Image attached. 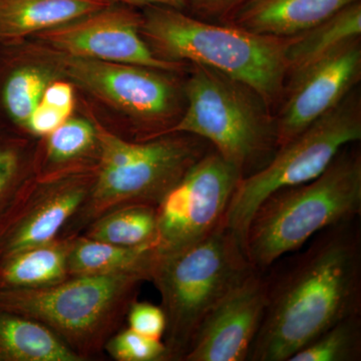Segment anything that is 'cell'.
Listing matches in <instances>:
<instances>
[{"label":"cell","instance_id":"6da1fadb","mask_svg":"<svg viewBox=\"0 0 361 361\" xmlns=\"http://www.w3.org/2000/svg\"><path fill=\"white\" fill-rule=\"evenodd\" d=\"M358 221L330 226L264 271L267 305L248 361H289L332 325L361 315Z\"/></svg>","mask_w":361,"mask_h":361},{"label":"cell","instance_id":"7a4b0ae2","mask_svg":"<svg viewBox=\"0 0 361 361\" xmlns=\"http://www.w3.org/2000/svg\"><path fill=\"white\" fill-rule=\"evenodd\" d=\"M141 35L158 58L218 71L250 87L269 108L281 101L290 39L210 23L161 6L142 8Z\"/></svg>","mask_w":361,"mask_h":361},{"label":"cell","instance_id":"3957f363","mask_svg":"<svg viewBox=\"0 0 361 361\" xmlns=\"http://www.w3.org/2000/svg\"><path fill=\"white\" fill-rule=\"evenodd\" d=\"M360 214L361 153L353 142L315 179L279 190L259 205L247 228V258L266 271L322 230Z\"/></svg>","mask_w":361,"mask_h":361},{"label":"cell","instance_id":"277c9868","mask_svg":"<svg viewBox=\"0 0 361 361\" xmlns=\"http://www.w3.org/2000/svg\"><path fill=\"white\" fill-rule=\"evenodd\" d=\"M94 126L99 149L96 178L84 206L59 237L82 234L90 223L118 207L158 206L187 171L212 149L189 134L171 133L135 142L101 123Z\"/></svg>","mask_w":361,"mask_h":361},{"label":"cell","instance_id":"5b68a950","mask_svg":"<svg viewBox=\"0 0 361 361\" xmlns=\"http://www.w3.org/2000/svg\"><path fill=\"white\" fill-rule=\"evenodd\" d=\"M146 276L127 272L71 276L35 289H0V310L44 325L82 361L104 351L123 329Z\"/></svg>","mask_w":361,"mask_h":361},{"label":"cell","instance_id":"8992f818","mask_svg":"<svg viewBox=\"0 0 361 361\" xmlns=\"http://www.w3.org/2000/svg\"><path fill=\"white\" fill-rule=\"evenodd\" d=\"M255 270L240 240L225 226L157 257L149 281L160 293L167 320L163 341L172 361H182L206 315Z\"/></svg>","mask_w":361,"mask_h":361},{"label":"cell","instance_id":"52a82bcc","mask_svg":"<svg viewBox=\"0 0 361 361\" xmlns=\"http://www.w3.org/2000/svg\"><path fill=\"white\" fill-rule=\"evenodd\" d=\"M194 66L184 87L186 109L166 134L200 137L238 169L242 178L257 172L278 149L269 106L247 85Z\"/></svg>","mask_w":361,"mask_h":361},{"label":"cell","instance_id":"ba28073f","mask_svg":"<svg viewBox=\"0 0 361 361\" xmlns=\"http://www.w3.org/2000/svg\"><path fill=\"white\" fill-rule=\"evenodd\" d=\"M361 139V97L355 87L329 113L281 145L264 167L241 178L233 193L224 224L245 250L247 228L267 197L322 175L337 154Z\"/></svg>","mask_w":361,"mask_h":361},{"label":"cell","instance_id":"9c48e42d","mask_svg":"<svg viewBox=\"0 0 361 361\" xmlns=\"http://www.w3.org/2000/svg\"><path fill=\"white\" fill-rule=\"evenodd\" d=\"M241 172L212 149L156 207L158 256L201 241L224 224Z\"/></svg>","mask_w":361,"mask_h":361},{"label":"cell","instance_id":"30bf717a","mask_svg":"<svg viewBox=\"0 0 361 361\" xmlns=\"http://www.w3.org/2000/svg\"><path fill=\"white\" fill-rule=\"evenodd\" d=\"M97 165L28 178L0 211V258L61 236L84 206Z\"/></svg>","mask_w":361,"mask_h":361},{"label":"cell","instance_id":"8fae6325","mask_svg":"<svg viewBox=\"0 0 361 361\" xmlns=\"http://www.w3.org/2000/svg\"><path fill=\"white\" fill-rule=\"evenodd\" d=\"M54 59L75 85L145 127H161L174 118L179 97L166 71L61 52Z\"/></svg>","mask_w":361,"mask_h":361},{"label":"cell","instance_id":"7c38bea8","mask_svg":"<svg viewBox=\"0 0 361 361\" xmlns=\"http://www.w3.org/2000/svg\"><path fill=\"white\" fill-rule=\"evenodd\" d=\"M142 13L110 6L37 35L52 49L80 56L173 73L183 63L158 58L141 35Z\"/></svg>","mask_w":361,"mask_h":361},{"label":"cell","instance_id":"4fadbf2b","mask_svg":"<svg viewBox=\"0 0 361 361\" xmlns=\"http://www.w3.org/2000/svg\"><path fill=\"white\" fill-rule=\"evenodd\" d=\"M361 78V37L304 68L285 85L274 116L278 148L329 113Z\"/></svg>","mask_w":361,"mask_h":361},{"label":"cell","instance_id":"5bb4252c","mask_svg":"<svg viewBox=\"0 0 361 361\" xmlns=\"http://www.w3.org/2000/svg\"><path fill=\"white\" fill-rule=\"evenodd\" d=\"M266 305L265 272L256 269L206 315L182 361H248Z\"/></svg>","mask_w":361,"mask_h":361},{"label":"cell","instance_id":"9a60e30c","mask_svg":"<svg viewBox=\"0 0 361 361\" xmlns=\"http://www.w3.org/2000/svg\"><path fill=\"white\" fill-rule=\"evenodd\" d=\"M360 0H249L226 25L267 37L290 39Z\"/></svg>","mask_w":361,"mask_h":361},{"label":"cell","instance_id":"2e32d148","mask_svg":"<svg viewBox=\"0 0 361 361\" xmlns=\"http://www.w3.org/2000/svg\"><path fill=\"white\" fill-rule=\"evenodd\" d=\"M108 6L103 0H0V45L39 35Z\"/></svg>","mask_w":361,"mask_h":361},{"label":"cell","instance_id":"e0dca14e","mask_svg":"<svg viewBox=\"0 0 361 361\" xmlns=\"http://www.w3.org/2000/svg\"><path fill=\"white\" fill-rule=\"evenodd\" d=\"M157 260L154 247H123L75 235L70 237L68 268L70 276L134 272L148 281Z\"/></svg>","mask_w":361,"mask_h":361},{"label":"cell","instance_id":"ac0fdd59","mask_svg":"<svg viewBox=\"0 0 361 361\" xmlns=\"http://www.w3.org/2000/svg\"><path fill=\"white\" fill-rule=\"evenodd\" d=\"M70 237L30 247L0 258V289H35L61 283L70 276Z\"/></svg>","mask_w":361,"mask_h":361},{"label":"cell","instance_id":"d6986e66","mask_svg":"<svg viewBox=\"0 0 361 361\" xmlns=\"http://www.w3.org/2000/svg\"><path fill=\"white\" fill-rule=\"evenodd\" d=\"M360 37L361 0L344 7L301 35L290 37L286 51L287 80L342 45Z\"/></svg>","mask_w":361,"mask_h":361},{"label":"cell","instance_id":"ffe728a7","mask_svg":"<svg viewBox=\"0 0 361 361\" xmlns=\"http://www.w3.org/2000/svg\"><path fill=\"white\" fill-rule=\"evenodd\" d=\"M0 361H82L35 320L0 310Z\"/></svg>","mask_w":361,"mask_h":361},{"label":"cell","instance_id":"44dd1931","mask_svg":"<svg viewBox=\"0 0 361 361\" xmlns=\"http://www.w3.org/2000/svg\"><path fill=\"white\" fill-rule=\"evenodd\" d=\"M82 235L114 245L156 249V207L144 204L118 207L90 223Z\"/></svg>","mask_w":361,"mask_h":361},{"label":"cell","instance_id":"7402d4cb","mask_svg":"<svg viewBox=\"0 0 361 361\" xmlns=\"http://www.w3.org/2000/svg\"><path fill=\"white\" fill-rule=\"evenodd\" d=\"M51 82V71L39 66H18L9 71L1 87V103L11 122L25 129Z\"/></svg>","mask_w":361,"mask_h":361},{"label":"cell","instance_id":"603a6c76","mask_svg":"<svg viewBox=\"0 0 361 361\" xmlns=\"http://www.w3.org/2000/svg\"><path fill=\"white\" fill-rule=\"evenodd\" d=\"M94 151H99L94 123L84 118H68L47 137L44 159L54 168L49 173L82 167L77 165L78 161Z\"/></svg>","mask_w":361,"mask_h":361},{"label":"cell","instance_id":"cb8c5ba5","mask_svg":"<svg viewBox=\"0 0 361 361\" xmlns=\"http://www.w3.org/2000/svg\"><path fill=\"white\" fill-rule=\"evenodd\" d=\"M361 315L351 316L323 331L289 361H360Z\"/></svg>","mask_w":361,"mask_h":361},{"label":"cell","instance_id":"d4e9b609","mask_svg":"<svg viewBox=\"0 0 361 361\" xmlns=\"http://www.w3.org/2000/svg\"><path fill=\"white\" fill-rule=\"evenodd\" d=\"M104 351L116 361H172L163 341L148 338L123 327L106 342Z\"/></svg>","mask_w":361,"mask_h":361},{"label":"cell","instance_id":"484cf974","mask_svg":"<svg viewBox=\"0 0 361 361\" xmlns=\"http://www.w3.org/2000/svg\"><path fill=\"white\" fill-rule=\"evenodd\" d=\"M26 158L18 142L0 137V211L28 179Z\"/></svg>","mask_w":361,"mask_h":361},{"label":"cell","instance_id":"4316f807","mask_svg":"<svg viewBox=\"0 0 361 361\" xmlns=\"http://www.w3.org/2000/svg\"><path fill=\"white\" fill-rule=\"evenodd\" d=\"M126 323L133 331L155 341H163L167 320L161 306L135 300L130 305Z\"/></svg>","mask_w":361,"mask_h":361},{"label":"cell","instance_id":"83f0119b","mask_svg":"<svg viewBox=\"0 0 361 361\" xmlns=\"http://www.w3.org/2000/svg\"><path fill=\"white\" fill-rule=\"evenodd\" d=\"M249 0H185L183 11L215 23H225Z\"/></svg>","mask_w":361,"mask_h":361},{"label":"cell","instance_id":"f1b7e54d","mask_svg":"<svg viewBox=\"0 0 361 361\" xmlns=\"http://www.w3.org/2000/svg\"><path fill=\"white\" fill-rule=\"evenodd\" d=\"M71 114V111L40 103L28 118L25 129L33 135L47 137L63 125L70 118Z\"/></svg>","mask_w":361,"mask_h":361},{"label":"cell","instance_id":"f546056e","mask_svg":"<svg viewBox=\"0 0 361 361\" xmlns=\"http://www.w3.org/2000/svg\"><path fill=\"white\" fill-rule=\"evenodd\" d=\"M40 103L71 113L73 110V104H75V94H73V87L68 82H51L44 90Z\"/></svg>","mask_w":361,"mask_h":361},{"label":"cell","instance_id":"4dcf8cb0","mask_svg":"<svg viewBox=\"0 0 361 361\" xmlns=\"http://www.w3.org/2000/svg\"><path fill=\"white\" fill-rule=\"evenodd\" d=\"M109 4H122V6H127L139 8V7L149 6H161L173 7V8L180 9L184 11L185 9V0H103Z\"/></svg>","mask_w":361,"mask_h":361}]
</instances>
